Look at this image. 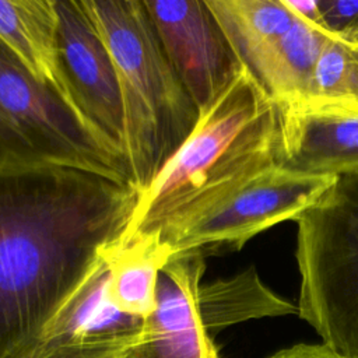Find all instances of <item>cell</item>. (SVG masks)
<instances>
[{
    "instance_id": "obj_4",
    "label": "cell",
    "mask_w": 358,
    "mask_h": 358,
    "mask_svg": "<svg viewBox=\"0 0 358 358\" xmlns=\"http://www.w3.org/2000/svg\"><path fill=\"white\" fill-rule=\"evenodd\" d=\"M298 315L323 344L358 358V171L296 221Z\"/></svg>"
},
{
    "instance_id": "obj_1",
    "label": "cell",
    "mask_w": 358,
    "mask_h": 358,
    "mask_svg": "<svg viewBox=\"0 0 358 358\" xmlns=\"http://www.w3.org/2000/svg\"><path fill=\"white\" fill-rule=\"evenodd\" d=\"M137 190L91 172L0 168V358H29L103 250L124 234Z\"/></svg>"
},
{
    "instance_id": "obj_7",
    "label": "cell",
    "mask_w": 358,
    "mask_h": 358,
    "mask_svg": "<svg viewBox=\"0 0 358 358\" xmlns=\"http://www.w3.org/2000/svg\"><path fill=\"white\" fill-rule=\"evenodd\" d=\"M63 91L88 126L126 158L120 85L113 57L81 0H55Z\"/></svg>"
},
{
    "instance_id": "obj_10",
    "label": "cell",
    "mask_w": 358,
    "mask_h": 358,
    "mask_svg": "<svg viewBox=\"0 0 358 358\" xmlns=\"http://www.w3.org/2000/svg\"><path fill=\"white\" fill-rule=\"evenodd\" d=\"M143 320L115 305L109 267L102 253L90 274L50 319L34 352L71 344L134 338L141 333Z\"/></svg>"
},
{
    "instance_id": "obj_11",
    "label": "cell",
    "mask_w": 358,
    "mask_h": 358,
    "mask_svg": "<svg viewBox=\"0 0 358 358\" xmlns=\"http://www.w3.org/2000/svg\"><path fill=\"white\" fill-rule=\"evenodd\" d=\"M337 36L295 14L292 27L268 53L253 77L274 101L284 117V130L301 116L313 74L326 45Z\"/></svg>"
},
{
    "instance_id": "obj_5",
    "label": "cell",
    "mask_w": 358,
    "mask_h": 358,
    "mask_svg": "<svg viewBox=\"0 0 358 358\" xmlns=\"http://www.w3.org/2000/svg\"><path fill=\"white\" fill-rule=\"evenodd\" d=\"M59 165L131 185L127 161L0 41V168Z\"/></svg>"
},
{
    "instance_id": "obj_14",
    "label": "cell",
    "mask_w": 358,
    "mask_h": 358,
    "mask_svg": "<svg viewBox=\"0 0 358 358\" xmlns=\"http://www.w3.org/2000/svg\"><path fill=\"white\" fill-rule=\"evenodd\" d=\"M206 4L252 77L295 21L284 0H206Z\"/></svg>"
},
{
    "instance_id": "obj_3",
    "label": "cell",
    "mask_w": 358,
    "mask_h": 358,
    "mask_svg": "<svg viewBox=\"0 0 358 358\" xmlns=\"http://www.w3.org/2000/svg\"><path fill=\"white\" fill-rule=\"evenodd\" d=\"M81 1L115 62L126 161L131 186L141 193L192 134L200 113L168 62L143 1Z\"/></svg>"
},
{
    "instance_id": "obj_12",
    "label": "cell",
    "mask_w": 358,
    "mask_h": 358,
    "mask_svg": "<svg viewBox=\"0 0 358 358\" xmlns=\"http://www.w3.org/2000/svg\"><path fill=\"white\" fill-rule=\"evenodd\" d=\"M172 252L159 232L136 234L103 250L110 274V296L124 313L145 319L155 308L158 274Z\"/></svg>"
},
{
    "instance_id": "obj_21",
    "label": "cell",
    "mask_w": 358,
    "mask_h": 358,
    "mask_svg": "<svg viewBox=\"0 0 358 358\" xmlns=\"http://www.w3.org/2000/svg\"><path fill=\"white\" fill-rule=\"evenodd\" d=\"M284 4L301 18L326 28L319 0H284Z\"/></svg>"
},
{
    "instance_id": "obj_13",
    "label": "cell",
    "mask_w": 358,
    "mask_h": 358,
    "mask_svg": "<svg viewBox=\"0 0 358 358\" xmlns=\"http://www.w3.org/2000/svg\"><path fill=\"white\" fill-rule=\"evenodd\" d=\"M0 41L38 80L66 98L57 62L55 0H0Z\"/></svg>"
},
{
    "instance_id": "obj_2",
    "label": "cell",
    "mask_w": 358,
    "mask_h": 358,
    "mask_svg": "<svg viewBox=\"0 0 358 358\" xmlns=\"http://www.w3.org/2000/svg\"><path fill=\"white\" fill-rule=\"evenodd\" d=\"M285 161L282 113L242 66L200 112L192 134L150 186L138 193L120 239L189 225Z\"/></svg>"
},
{
    "instance_id": "obj_15",
    "label": "cell",
    "mask_w": 358,
    "mask_h": 358,
    "mask_svg": "<svg viewBox=\"0 0 358 358\" xmlns=\"http://www.w3.org/2000/svg\"><path fill=\"white\" fill-rule=\"evenodd\" d=\"M284 140L288 168L334 176L358 171V117H306Z\"/></svg>"
},
{
    "instance_id": "obj_8",
    "label": "cell",
    "mask_w": 358,
    "mask_h": 358,
    "mask_svg": "<svg viewBox=\"0 0 358 358\" xmlns=\"http://www.w3.org/2000/svg\"><path fill=\"white\" fill-rule=\"evenodd\" d=\"M162 50L186 92L204 110L242 64L206 0H143Z\"/></svg>"
},
{
    "instance_id": "obj_20",
    "label": "cell",
    "mask_w": 358,
    "mask_h": 358,
    "mask_svg": "<svg viewBox=\"0 0 358 358\" xmlns=\"http://www.w3.org/2000/svg\"><path fill=\"white\" fill-rule=\"evenodd\" d=\"M267 358H348L326 344H295Z\"/></svg>"
},
{
    "instance_id": "obj_17",
    "label": "cell",
    "mask_w": 358,
    "mask_h": 358,
    "mask_svg": "<svg viewBox=\"0 0 358 358\" xmlns=\"http://www.w3.org/2000/svg\"><path fill=\"white\" fill-rule=\"evenodd\" d=\"M200 309L208 331L252 317L298 313V308L273 294L253 268L227 281L200 285Z\"/></svg>"
},
{
    "instance_id": "obj_9",
    "label": "cell",
    "mask_w": 358,
    "mask_h": 358,
    "mask_svg": "<svg viewBox=\"0 0 358 358\" xmlns=\"http://www.w3.org/2000/svg\"><path fill=\"white\" fill-rule=\"evenodd\" d=\"M206 259L175 256L158 274L155 308L126 358H221L200 309Z\"/></svg>"
},
{
    "instance_id": "obj_18",
    "label": "cell",
    "mask_w": 358,
    "mask_h": 358,
    "mask_svg": "<svg viewBox=\"0 0 358 358\" xmlns=\"http://www.w3.org/2000/svg\"><path fill=\"white\" fill-rule=\"evenodd\" d=\"M140 337V336H138ZM138 337L87 344H71L34 352L29 358H126Z\"/></svg>"
},
{
    "instance_id": "obj_19",
    "label": "cell",
    "mask_w": 358,
    "mask_h": 358,
    "mask_svg": "<svg viewBox=\"0 0 358 358\" xmlns=\"http://www.w3.org/2000/svg\"><path fill=\"white\" fill-rule=\"evenodd\" d=\"M324 25L333 34L358 42V0H319Z\"/></svg>"
},
{
    "instance_id": "obj_6",
    "label": "cell",
    "mask_w": 358,
    "mask_h": 358,
    "mask_svg": "<svg viewBox=\"0 0 358 358\" xmlns=\"http://www.w3.org/2000/svg\"><path fill=\"white\" fill-rule=\"evenodd\" d=\"M338 176L275 165L206 217L159 234L172 257H201L241 250L248 241L284 221H296L331 189Z\"/></svg>"
},
{
    "instance_id": "obj_16",
    "label": "cell",
    "mask_w": 358,
    "mask_h": 358,
    "mask_svg": "<svg viewBox=\"0 0 358 358\" xmlns=\"http://www.w3.org/2000/svg\"><path fill=\"white\" fill-rule=\"evenodd\" d=\"M306 117H358L357 41H347L337 35L323 49L308 101L295 123Z\"/></svg>"
}]
</instances>
